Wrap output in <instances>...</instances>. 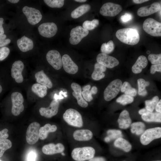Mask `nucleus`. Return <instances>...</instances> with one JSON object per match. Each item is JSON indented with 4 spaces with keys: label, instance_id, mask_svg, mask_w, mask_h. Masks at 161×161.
Wrapping results in <instances>:
<instances>
[{
    "label": "nucleus",
    "instance_id": "nucleus-59",
    "mask_svg": "<svg viewBox=\"0 0 161 161\" xmlns=\"http://www.w3.org/2000/svg\"><path fill=\"white\" fill-rule=\"evenodd\" d=\"M86 0H75L74 1L79 2H84L86 1Z\"/></svg>",
    "mask_w": 161,
    "mask_h": 161
},
{
    "label": "nucleus",
    "instance_id": "nucleus-36",
    "mask_svg": "<svg viewBox=\"0 0 161 161\" xmlns=\"http://www.w3.org/2000/svg\"><path fill=\"white\" fill-rule=\"evenodd\" d=\"M12 143L9 140L6 139L0 141V157L3 155L4 152L10 148Z\"/></svg>",
    "mask_w": 161,
    "mask_h": 161
},
{
    "label": "nucleus",
    "instance_id": "nucleus-7",
    "mask_svg": "<svg viewBox=\"0 0 161 161\" xmlns=\"http://www.w3.org/2000/svg\"><path fill=\"white\" fill-rule=\"evenodd\" d=\"M161 137V128L157 127L146 130L141 135L140 141L144 145L148 144L154 140Z\"/></svg>",
    "mask_w": 161,
    "mask_h": 161
},
{
    "label": "nucleus",
    "instance_id": "nucleus-60",
    "mask_svg": "<svg viewBox=\"0 0 161 161\" xmlns=\"http://www.w3.org/2000/svg\"><path fill=\"white\" fill-rule=\"evenodd\" d=\"M2 88L1 86V85L0 84V93L2 92Z\"/></svg>",
    "mask_w": 161,
    "mask_h": 161
},
{
    "label": "nucleus",
    "instance_id": "nucleus-13",
    "mask_svg": "<svg viewBox=\"0 0 161 161\" xmlns=\"http://www.w3.org/2000/svg\"><path fill=\"white\" fill-rule=\"evenodd\" d=\"M46 59L48 63L55 69H60L62 66V61L61 55L58 51L52 50L47 54Z\"/></svg>",
    "mask_w": 161,
    "mask_h": 161
},
{
    "label": "nucleus",
    "instance_id": "nucleus-58",
    "mask_svg": "<svg viewBox=\"0 0 161 161\" xmlns=\"http://www.w3.org/2000/svg\"><path fill=\"white\" fill-rule=\"evenodd\" d=\"M10 2L13 4H16L18 3L19 0H8Z\"/></svg>",
    "mask_w": 161,
    "mask_h": 161
},
{
    "label": "nucleus",
    "instance_id": "nucleus-6",
    "mask_svg": "<svg viewBox=\"0 0 161 161\" xmlns=\"http://www.w3.org/2000/svg\"><path fill=\"white\" fill-rule=\"evenodd\" d=\"M11 97L12 103V113L14 116H18L24 109L23 97L20 93L15 92L12 93Z\"/></svg>",
    "mask_w": 161,
    "mask_h": 161
},
{
    "label": "nucleus",
    "instance_id": "nucleus-4",
    "mask_svg": "<svg viewBox=\"0 0 161 161\" xmlns=\"http://www.w3.org/2000/svg\"><path fill=\"white\" fill-rule=\"evenodd\" d=\"M143 28L145 32L152 36H161V23L153 18H147L144 21Z\"/></svg>",
    "mask_w": 161,
    "mask_h": 161
},
{
    "label": "nucleus",
    "instance_id": "nucleus-49",
    "mask_svg": "<svg viewBox=\"0 0 161 161\" xmlns=\"http://www.w3.org/2000/svg\"><path fill=\"white\" fill-rule=\"evenodd\" d=\"M37 157V154L35 152L31 151L27 155V161H35Z\"/></svg>",
    "mask_w": 161,
    "mask_h": 161
},
{
    "label": "nucleus",
    "instance_id": "nucleus-22",
    "mask_svg": "<svg viewBox=\"0 0 161 161\" xmlns=\"http://www.w3.org/2000/svg\"><path fill=\"white\" fill-rule=\"evenodd\" d=\"M93 137L92 132L88 129H79L75 131L73 134L74 139L79 141H86L91 140Z\"/></svg>",
    "mask_w": 161,
    "mask_h": 161
},
{
    "label": "nucleus",
    "instance_id": "nucleus-21",
    "mask_svg": "<svg viewBox=\"0 0 161 161\" xmlns=\"http://www.w3.org/2000/svg\"><path fill=\"white\" fill-rule=\"evenodd\" d=\"M17 44L19 49L24 52L32 49L34 47L32 40L25 35L17 40Z\"/></svg>",
    "mask_w": 161,
    "mask_h": 161
},
{
    "label": "nucleus",
    "instance_id": "nucleus-2",
    "mask_svg": "<svg viewBox=\"0 0 161 161\" xmlns=\"http://www.w3.org/2000/svg\"><path fill=\"white\" fill-rule=\"evenodd\" d=\"M95 154L93 148L87 146L75 148L72 151L71 156L76 161H84L93 158Z\"/></svg>",
    "mask_w": 161,
    "mask_h": 161
},
{
    "label": "nucleus",
    "instance_id": "nucleus-32",
    "mask_svg": "<svg viewBox=\"0 0 161 161\" xmlns=\"http://www.w3.org/2000/svg\"><path fill=\"white\" fill-rule=\"evenodd\" d=\"M145 125L141 122H134L131 125V131L132 133L137 135H140L144 131Z\"/></svg>",
    "mask_w": 161,
    "mask_h": 161
},
{
    "label": "nucleus",
    "instance_id": "nucleus-8",
    "mask_svg": "<svg viewBox=\"0 0 161 161\" xmlns=\"http://www.w3.org/2000/svg\"><path fill=\"white\" fill-rule=\"evenodd\" d=\"M40 124L34 122L31 123L28 127L26 133V138L28 143L33 145L35 143L39 138Z\"/></svg>",
    "mask_w": 161,
    "mask_h": 161
},
{
    "label": "nucleus",
    "instance_id": "nucleus-24",
    "mask_svg": "<svg viewBox=\"0 0 161 161\" xmlns=\"http://www.w3.org/2000/svg\"><path fill=\"white\" fill-rule=\"evenodd\" d=\"M36 81L38 83L44 85L49 88L52 87V83L43 70L37 72L35 75Z\"/></svg>",
    "mask_w": 161,
    "mask_h": 161
},
{
    "label": "nucleus",
    "instance_id": "nucleus-37",
    "mask_svg": "<svg viewBox=\"0 0 161 161\" xmlns=\"http://www.w3.org/2000/svg\"><path fill=\"white\" fill-rule=\"evenodd\" d=\"M99 24V21L97 19H94L90 21L86 20L83 24V27L87 30H92L96 27Z\"/></svg>",
    "mask_w": 161,
    "mask_h": 161
},
{
    "label": "nucleus",
    "instance_id": "nucleus-62",
    "mask_svg": "<svg viewBox=\"0 0 161 161\" xmlns=\"http://www.w3.org/2000/svg\"><path fill=\"white\" fill-rule=\"evenodd\" d=\"M161 161L160 160H154V161Z\"/></svg>",
    "mask_w": 161,
    "mask_h": 161
},
{
    "label": "nucleus",
    "instance_id": "nucleus-28",
    "mask_svg": "<svg viewBox=\"0 0 161 161\" xmlns=\"http://www.w3.org/2000/svg\"><path fill=\"white\" fill-rule=\"evenodd\" d=\"M143 120L146 122H161V113L148 112L142 115Z\"/></svg>",
    "mask_w": 161,
    "mask_h": 161
},
{
    "label": "nucleus",
    "instance_id": "nucleus-31",
    "mask_svg": "<svg viewBox=\"0 0 161 161\" xmlns=\"http://www.w3.org/2000/svg\"><path fill=\"white\" fill-rule=\"evenodd\" d=\"M47 87L38 83H35L32 86V91L39 97H44L47 93Z\"/></svg>",
    "mask_w": 161,
    "mask_h": 161
},
{
    "label": "nucleus",
    "instance_id": "nucleus-26",
    "mask_svg": "<svg viewBox=\"0 0 161 161\" xmlns=\"http://www.w3.org/2000/svg\"><path fill=\"white\" fill-rule=\"evenodd\" d=\"M106 70V67L96 63L94 66V69L92 75V78L96 80H99L104 77L105 74L103 72Z\"/></svg>",
    "mask_w": 161,
    "mask_h": 161
},
{
    "label": "nucleus",
    "instance_id": "nucleus-27",
    "mask_svg": "<svg viewBox=\"0 0 161 161\" xmlns=\"http://www.w3.org/2000/svg\"><path fill=\"white\" fill-rule=\"evenodd\" d=\"M57 129V127L54 125H51L49 123L46 124L44 126L40 127L39 131V138L41 140L46 139L48 133L50 132H54Z\"/></svg>",
    "mask_w": 161,
    "mask_h": 161
},
{
    "label": "nucleus",
    "instance_id": "nucleus-17",
    "mask_svg": "<svg viewBox=\"0 0 161 161\" xmlns=\"http://www.w3.org/2000/svg\"><path fill=\"white\" fill-rule=\"evenodd\" d=\"M62 66L66 72L72 74L76 73L78 71V66L67 54H64L62 57Z\"/></svg>",
    "mask_w": 161,
    "mask_h": 161
},
{
    "label": "nucleus",
    "instance_id": "nucleus-20",
    "mask_svg": "<svg viewBox=\"0 0 161 161\" xmlns=\"http://www.w3.org/2000/svg\"><path fill=\"white\" fill-rule=\"evenodd\" d=\"M64 150V145L61 143L55 144L50 143L44 145L42 148L43 152L46 155H52L61 153Z\"/></svg>",
    "mask_w": 161,
    "mask_h": 161
},
{
    "label": "nucleus",
    "instance_id": "nucleus-52",
    "mask_svg": "<svg viewBox=\"0 0 161 161\" xmlns=\"http://www.w3.org/2000/svg\"><path fill=\"white\" fill-rule=\"evenodd\" d=\"M3 21L4 19L0 18V35L4 34V30L2 26Z\"/></svg>",
    "mask_w": 161,
    "mask_h": 161
},
{
    "label": "nucleus",
    "instance_id": "nucleus-41",
    "mask_svg": "<svg viewBox=\"0 0 161 161\" xmlns=\"http://www.w3.org/2000/svg\"><path fill=\"white\" fill-rule=\"evenodd\" d=\"M108 137L112 140L117 139L123 136L122 132L119 130L109 129L107 131Z\"/></svg>",
    "mask_w": 161,
    "mask_h": 161
},
{
    "label": "nucleus",
    "instance_id": "nucleus-50",
    "mask_svg": "<svg viewBox=\"0 0 161 161\" xmlns=\"http://www.w3.org/2000/svg\"><path fill=\"white\" fill-rule=\"evenodd\" d=\"M137 93L136 89L133 88H132L129 90L124 92L125 94L129 95L132 97L135 96L136 95Z\"/></svg>",
    "mask_w": 161,
    "mask_h": 161
},
{
    "label": "nucleus",
    "instance_id": "nucleus-33",
    "mask_svg": "<svg viewBox=\"0 0 161 161\" xmlns=\"http://www.w3.org/2000/svg\"><path fill=\"white\" fill-rule=\"evenodd\" d=\"M138 86V94L140 95L145 96L147 94L145 87L149 85V82L146 81L144 79L140 78L137 80Z\"/></svg>",
    "mask_w": 161,
    "mask_h": 161
},
{
    "label": "nucleus",
    "instance_id": "nucleus-38",
    "mask_svg": "<svg viewBox=\"0 0 161 161\" xmlns=\"http://www.w3.org/2000/svg\"><path fill=\"white\" fill-rule=\"evenodd\" d=\"M134 101L133 97L129 95H123L118 97L116 102L123 105L132 103Z\"/></svg>",
    "mask_w": 161,
    "mask_h": 161
},
{
    "label": "nucleus",
    "instance_id": "nucleus-9",
    "mask_svg": "<svg viewBox=\"0 0 161 161\" xmlns=\"http://www.w3.org/2000/svg\"><path fill=\"white\" fill-rule=\"evenodd\" d=\"M22 11L28 21L31 25H35L38 23L42 18L40 11L35 8L25 6L22 8Z\"/></svg>",
    "mask_w": 161,
    "mask_h": 161
},
{
    "label": "nucleus",
    "instance_id": "nucleus-55",
    "mask_svg": "<svg viewBox=\"0 0 161 161\" xmlns=\"http://www.w3.org/2000/svg\"><path fill=\"white\" fill-rule=\"evenodd\" d=\"M90 91L92 95H95L97 92V89L96 86H93L90 90Z\"/></svg>",
    "mask_w": 161,
    "mask_h": 161
},
{
    "label": "nucleus",
    "instance_id": "nucleus-15",
    "mask_svg": "<svg viewBox=\"0 0 161 161\" xmlns=\"http://www.w3.org/2000/svg\"><path fill=\"white\" fill-rule=\"evenodd\" d=\"M24 67L23 63L20 60L15 61L12 64L11 70V76L18 83H21L23 81L22 72Z\"/></svg>",
    "mask_w": 161,
    "mask_h": 161
},
{
    "label": "nucleus",
    "instance_id": "nucleus-56",
    "mask_svg": "<svg viewBox=\"0 0 161 161\" xmlns=\"http://www.w3.org/2000/svg\"><path fill=\"white\" fill-rule=\"evenodd\" d=\"M148 0H133V2L136 4H140L148 1Z\"/></svg>",
    "mask_w": 161,
    "mask_h": 161
},
{
    "label": "nucleus",
    "instance_id": "nucleus-23",
    "mask_svg": "<svg viewBox=\"0 0 161 161\" xmlns=\"http://www.w3.org/2000/svg\"><path fill=\"white\" fill-rule=\"evenodd\" d=\"M118 122L119 127L121 129H126L130 126L131 123V120L128 111L124 110L121 112L118 119Z\"/></svg>",
    "mask_w": 161,
    "mask_h": 161
},
{
    "label": "nucleus",
    "instance_id": "nucleus-19",
    "mask_svg": "<svg viewBox=\"0 0 161 161\" xmlns=\"http://www.w3.org/2000/svg\"><path fill=\"white\" fill-rule=\"evenodd\" d=\"M71 87L73 91L72 95L76 99L78 104L81 107H86L88 106V103L82 97L81 86L79 84L74 82L71 84Z\"/></svg>",
    "mask_w": 161,
    "mask_h": 161
},
{
    "label": "nucleus",
    "instance_id": "nucleus-44",
    "mask_svg": "<svg viewBox=\"0 0 161 161\" xmlns=\"http://www.w3.org/2000/svg\"><path fill=\"white\" fill-rule=\"evenodd\" d=\"M6 38V35L5 34L0 35V47L4 46L10 43V40Z\"/></svg>",
    "mask_w": 161,
    "mask_h": 161
},
{
    "label": "nucleus",
    "instance_id": "nucleus-39",
    "mask_svg": "<svg viewBox=\"0 0 161 161\" xmlns=\"http://www.w3.org/2000/svg\"><path fill=\"white\" fill-rule=\"evenodd\" d=\"M91 88L90 85H88L84 86L83 88L82 94L83 98L86 101L90 102L93 99L92 94L90 90Z\"/></svg>",
    "mask_w": 161,
    "mask_h": 161
},
{
    "label": "nucleus",
    "instance_id": "nucleus-5",
    "mask_svg": "<svg viewBox=\"0 0 161 161\" xmlns=\"http://www.w3.org/2000/svg\"><path fill=\"white\" fill-rule=\"evenodd\" d=\"M122 82L119 79L112 81L107 86L104 92V98L106 101H109L115 97L119 92Z\"/></svg>",
    "mask_w": 161,
    "mask_h": 161
},
{
    "label": "nucleus",
    "instance_id": "nucleus-48",
    "mask_svg": "<svg viewBox=\"0 0 161 161\" xmlns=\"http://www.w3.org/2000/svg\"><path fill=\"white\" fill-rule=\"evenodd\" d=\"M132 88L129 83L127 82L126 81L122 84L120 90L122 92H125Z\"/></svg>",
    "mask_w": 161,
    "mask_h": 161
},
{
    "label": "nucleus",
    "instance_id": "nucleus-34",
    "mask_svg": "<svg viewBox=\"0 0 161 161\" xmlns=\"http://www.w3.org/2000/svg\"><path fill=\"white\" fill-rule=\"evenodd\" d=\"M114 49V44L112 41L110 40L107 43H104L102 44L100 50L102 53L107 55L112 52Z\"/></svg>",
    "mask_w": 161,
    "mask_h": 161
},
{
    "label": "nucleus",
    "instance_id": "nucleus-30",
    "mask_svg": "<svg viewBox=\"0 0 161 161\" xmlns=\"http://www.w3.org/2000/svg\"><path fill=\"white\" fill-rule=\"evenodd\" d=\"M115 147L120 148L126 152H129L131 149L132 146L126 140L122 137L116 139L114 143Z\"/></svg>",
    "mask_w": 161,
    "mask_h": 161
},
{
    "label": "nucleus",
    "instance_id": "nucleus-46",
    "mask_svg": "<svg viewBox=\"0 0 161 161\" xmlns=\"http://www.w3.org/2000/svg\"><path fill=\"white\" fill-rule=\"evenodd\" d=\"M156 71L161 72V64H153L151 66L150 68L151 73L154 74Z\"/></svg>",
    "mask_w": 161,
    "mask_h": 161
},
{
    "label": "nucleus",
    "instance_id": "nucleus-47",
    "mask_svg": "<svg viewBox=\"0 0 161 161\" xmlns=\"http://www.w3.org/2000/svg\"><path fill=\"white\" fill-rule=\"evenodd\" d=\"M8 130L7 129H4L0 131V141L7 138L9 135L7 133Z\"/></svg>",
    "mask_w": 161,
    "mask_h": 161
},
{
    "label": "nucleus",
    "instance_id": "nucleus-29",
    "mask_svg": "<svg viewBox=\"0 0 161 161\" xmlns=\"http://www.w3.org/2000/svg\"><path fill=\"white\" fill-rule=\"evenodd\" d=\"M90 9L91 6L89 4H82L78 7L72 12L71 16L74 18H78L88 12Z\"/></svg>",
    "mask_w": 161,
    "mask_h": 161
},
{
    "label": "nucleus",
    "instance_id": "nucleus-1",
    "mask_svg": "<svg viewBox=\"0 0 161 161\" xmlns=\"http://www.w3.org/2000/svg\"><path fill=\"white\" fill-rule=\"evenodd\" d=\"M116 36L120 41L131 45L137 44L140 39V35L137 31L130 28L118 30L116 33Z\"/></svg>",
    "mask_w": 161,
    "mask_h": 161
},
{
    "label": "nucleus",
    "instance_id": "nucleus-35",
    "mask_svg": "<svg viewBox=\"0 0 161 161\" xmlns=\"http://www.w3.org/2000/svg\"><path fill=\"white\" fill-rule=\"evenodd\" d=\"M159 101L157 96H154L151 100H146L145 101V109L148 112H152Z\"/></svg>",
    "mask_w": 161,
    "mask_h": 161
},
{
    "label": "nucleus",
    "instance_id": "nucleus-12",
    "mask_svg": "<svg viewBox=\"0 0 161 161\" xmlns=\"http://www.w3.org/2000/svg\"><path fill=\"white\" fill-rule=\"evenodd\" d=\"M38 30L41 35L45 38H50L56 34L58 27L54 22H46L41 24L39 26Z\"/></svg>",
    "mask_w": 161,
    "mask_h": 161
},
{
    "label": "nucleus",
    "instance_id": "nucleus-53",
    "mask_svg": "<svg viewBox=\"0 0 161 161\" xmlns=\"http://www.w3.org/2000/svg\"><path fill=\"white\" fill-rule=\"evenodd\" d=\"M89 161H106L105 159L102 157H93L89 160Z\"/></svg>",
    "mask_w": 161,
    "mask_h": 161
},
{
    "label": "nucleus",
    "instance_id": "nucleus-42",
    "mask_svg": "<svg viewBox=\"0 0 161 161\" xmlns=\"http://www.w3.org/2000/svg\"><path fill=\"white\" fill-rule=\"evenodd\" d=\"M148 59L153 64H161V54H150L148 57Z\"/></svg>",
    "mask_w": 161,
    "mask_h": 161
},
{
    "label": "nucleus",
    "instance_id": "nucleus-63",
    "mask_svg": "<svg viewBox=\"0 0 161 161\" xmlns=\"http://www.w3.org/2000/svg\"><path fill=\"white\" fill-rule=\"evenodd\" d=\"M0 161H1V160H0Z\"/></svg>",
    "mask_w": 161,
    "mask_h": 161
},
{
    "label": "nucleus",
    "instance_id": "nucleus-51",
    "mask_svg": "<svg viewBox=\"0 0 161 161\" xmlns=\"http://www.w3.org/2000/svg\"><path fill=\"white\" fill-rule=\"evenodd\" d=\"M67 92H63L62 91H61L59 93V95H57L56 94H55L54 96V98L55 100H57L58 99H62L64 98V97L62 96V95L64 96L65 97H66L67 95L66 94Z\"/></svg>",
    "mask_w": 161,
    "mask_h": 161
},
{
    "label": "nucleus",
    "instance_id": "nucleus-45",
    "mask_svg": "<svg viewBox=\"0 0 161 161\" xmlns=\"http://www.w3.org/2000/svg\"><path fill=\"white\" fill-rule=\"evenodd\" d=\"M132 18V15L129 13H126L124 15L121 16V21L123 23H126L131 21Z\"/></svg>",
    "mask_w": 161,
    "mask_h": 161
},
{
    "label": "nucleus",
    "instance_id": "nucleus-10",
    "mask_svg": "<svg viewBox=\"0 0 161 161\" xmlns=\"http://www.w3.org/2000/svg\"><path fill=\"white\" fill-rule=\"evenodd\" d=\"M89 33V31L80 26H78L72 29L70 32V37L69 42L72 45H77L82 39L87 36Z\"/></svg>",
    "mask_w": 161,
    "mask_h": 161
},
{
    "label": "nucleus",
    "instance_id": "nucleus-40",
    "mask_svg": "<svg viewBox=\"0 0 161 161\" xmlns=\"http://www.w3.org/2000/svg\"><path fill=\"white\" fill-rule=\"evenodd\" d=\"M45 3L51 8H61L64 4V0H44Z\"/></svg>",
    "mask_w": 161,
    "mask_h": 161
},
{
    "label": "nucleus",
    "instance_id": "nucleus-54",
    "mask_svg": "<svg viewBox=\"0 0 161 161\" xmlns=\"http://www.w3.org/2000/svg\"><path fill=\"white\" fill-rule=\"evenodd\" d=\"M155 110L158 112H161V100H160L155 107Z\"/></svg>",
    "mask_w": 161,
    "mask_h": 161
},
{
    "label": "nucleus",
    "instance_id": "nucleus-43",
    "mask_svg": "<svg viewBox=\"0 0 161 161\" xmlns=\"http://www.w3.org/2000/svg\"><path fill=\"white\" fill-rule=\"evenodd\" d=\"M10 52L9 49L6 47H3L0 48V61H2L5 59L9 55Z\"/></svg>",
    "mask_w": 161,
    "mask_h": 161
},
{
    "label": "nucleus",
    "instance_id": "nucleus-57",
    "mask_svg": "<svg viewBox=\"0 0 161 161\" xmlns=\"http://www.w3.org/2000/svg\"><path fill=\"white\" fill-rule=\"evenodd\" d=\"M148 111L146 109L143 108L140 109L138 112L140 114H143L146 113Z\"/></svg>",
    "mask_w": 161,
    "mask_h": 161
},
{
    "label": "nucleus",
    "instance_id": "nucleus-3",
    "mask_svg": "<svg viewBox=\"0 0 161 161\" xmlns=\"http://www.w3.org/2000/svg\"><path fill=\"white\" fill-rule=\"evenodd\" d=\"M63 118L69 125L75 127L80 128L83 124L82 116L80 113L74 109H69L63 115Z\"/></svg>",
    "mask_w": 161,
    "mask_h": 161
},
{
    "label": "nucleus",
    "instance_id": "nucleus-61",
    "mask_svg": "<svg viewBox=\"0 0 161 161\" xmlns=\"http://www.w3.org/2000/svg\"><path fill=\"white\" fill-rule=\"evenodd\" d=\"M147 53L148 54H149L150 53V51H147Z\"/></svg>",
    "mask_w": 161,
    "mask_h": 161
},
{
    "label": "nucleus",
    "instance_id": "nucleus-18",
    "mask_svg": "<svg viewBox=\"0 0 161 161\" xmlns=\"http://www.w3.org/2000/svg\"><path fill=\"white\" fill-rule=\"evenodd\" d=\"M161 4L158 2H155L149 6L143 7L137 10V15L140 17L149 16L159 11L161 9Z\"/></svg>",
    "mask_w": 161,
    "mask_h": 161
},
{
    "label": "nucleus",
    "instance_id": "nucleus-11",
    "mask_svg": "<svg viewBox=\"0 0 161 161\" xmlns=\"http://www.w3.org/2000/svg\"><path fill=\"white\" fill-rule=\"evenodd\" d=\"M122 10L120 5L112 2H108L103 4L101 7L100 13L104 16L113 17L117 15Z\"/></svg>",
    "mask_w": 161,
    "mask_h": 161
},
{
    "label": "nucleus",
    "instance_id": "nucleus-14",
    "mask_svg": "<svg viewBox=\"0 0 161 161\" xmlns=\"http://www.w3.org/2000/svg\"><path fill=\"white\" fill-rule=\"evenodd\" d=\"M97 62L106 67L113 68L119 64V61L115 58L107 54L101 53L97 56Z\"/></svg>",
    "mask_w": 161,
    "mask_h": 161
},
{
    "label": "nucleus",
    "instance_id": "nucleus-16",
    "mask_svg": "<svg viewBox=\"0 0 161 161\" xmlns=\"http://www.w3.org/2000/svg\"><path fill=\"white\" fill-rule=\"evenodd\" d=\"M59 102L57 100H53L47 108L41 107L39 109L40 115L47 118H50L58 113Z\"/></svg>",
    "mask_w": 161,
    "mask_h": 161
},
{
    "label": "nucleus",
    "instance_id": "nucleus-25",
    "mask_svg": "<svg viewBox=\"0 0 161 161\" xmlns=\"http://www.w3.org/2000/svg\"><path fill=\"white\" fill-rule=\"evenodd\" d=\"M147 64L148 60L146 58L144 55H140L132 66V71L134 73H139L142 72L143 69L146 66Z\"/></svg>",
    "mask_w": 161,
    "mask_h": 161
}]
</instances>
